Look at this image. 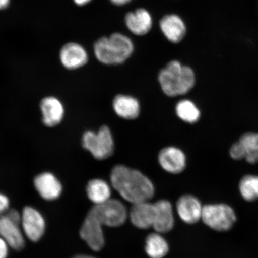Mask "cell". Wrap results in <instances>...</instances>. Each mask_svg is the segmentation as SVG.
<instances>
[{"label": "cell", "instance_id": "19", "mask_svg": "<svg viewBox=\"0 0 258 258\" xmlns=\"http://www.w3.org/2000/svg\"><path fill=\"white\" fill-rule=\"evenodd\" d=\"M90 201L95 205H101L110 200V186L104 180L95 179L90 180L86 188Z\"/></svg>", "mask_w": 258, "mask_h": 258}, {"label": "cell", "instance_id": "25", "mask_svg": "<svg viewBox=\"0 0 258 258\" xmlns=\"http://www.w3.org/2000/svg\"><path fill=\"white\" fill-rule=\"evenodd\" d=\"M9 201L7 197L0 193V215L4 214L8 211Z\"/></svg>", "mask_w": 258, "mask_h": 258}, {"label": "cell", "instance_id": "23", "mask_svg": "<svg viewBox=\"0 0 258 258\" xmlns=\"http://www.w3.org/2000/svg\"><path fill=\"white\" fill-rule=\"evenodd\" d=\"M239 189L241 195L247 201L258 199V176L248 175L240 180Z\"/></svg>", "mask_w": 258, "mask_h": 258}, {"label": "cell", "instance_id": "16", "mask_svg": "<svg viewBox=\"0 0 258 258\" xmlns=\"http://www.w3.org/2000/svg\"><path fill=\"white\" fill-rule=\"evenodd\" d=\"M125 22L129 30L138 35L148 33L152 27V18L149 12L144 9L128 13L125 16Z\"/></svg>", "mask_w": 258, "mask_h": 258}, {"label": "cell", "instance_id": "29", "mask_svg": "<svg viewBox=\"0 0 258 258\" xmlns=\"http://www.w3.org/2000/svg\"><path fill=\"white\" fill-rule=\"evenodd\" d=\"M91 1V0H74L76 4L79 6H83Z\"/></svg>", "mask_w": 258, "mask_h": 258}, {"label": "cell", "instance_id": "10", "mask_svg": "<svg viewBox=\"0 0 258 258\" xmlns=\"http://www.w3.org/2000/svg\"><path fill=\"white\" fill-rule=\"evenodd\" d=\"M34 186L39 195L46 201H54L60 196L62 186L53 173L44 172L34 179Z\"/></svg>", "mask_w": 258, "mask_h": 258}, {"label": "cell", "instance_id": "27", "mask_svg": "<svg viewBox=\"0 0 258 258\" xmlns=\"http://www.w3.org/2000/svg\"><path fill=\"white\" fill-rule=\"evenodd\" d=\"M131 1L132 0H111L113 4L118 6L126 5Z\"/></svg>", "mask_w": 258, "mask_h": 258}, {"label": "cell", "instance_id": "5", "mask_svg": "<svg viewBox=\"0 0 258 258\" xmlns=\"http://www.w3.org/2000/svg\"><path fill=\"white\" fill-rule=\"evenodd\" d=\"M82 145L96 159L102 160L112 156L114 151V141L110 129L106 125L98 132L86 131L82 137Z\"/></svg>", "mask_w": 258, "mask_h": 258}, {"label": "cell", "instance_id": "15", "mask_svg": "<svg viewBox=\"0 0 258 258\" xmlns=\"http://www.w3.org/2000/svg\"><path fill=\"white\" fill-rule=\"evenodd\" d=\"M160 26L164 35L172 43H179L186 34L184 22L179 16L176 15L164 16L161 19Z\"/></svg>", "mask_w": 258, "mask_h": 258}, {"label": "cell", "instance_id": "20", "mask_svg": "<svg viewBox=\"0 0 258 258\" xmlns=\"http://www.w3.org/2000/svg\"><path fill=\"white\" fill-rule=\"evenodd\" d=\"M145 251L151 258H163L169 251V245L159 234H151L146 240Z\"/></svg>", "mask_w": 258, "mask_h": 258}, {"label": "cell", "instance_id": "3", "mask_svg": "<svg viewBox=\"0 0 258 258\" xmlns=\"http://www.w3.org/2000/svg\"><path fill=\"white\" fill-rule=\"evenodd\" d=\"M133 51L134 45L130 38L120 33L100 38L94 45L97 59L106 64L123 63L131 56Z\"/></svg>", "mask_w": 258, "mask_h": 258}, {"label": "cell", "instance_id": "14", "mask_svg": "<svg viewBox=\"0 0 258 258\" xmlns=\"http://www.w3.org/2000/svg\"><path fill=\"white\" fill-rule=\"evenodd\" d=\"M179 217L185 223L193 224L202 219L203 207L198 199L191 195L183 196L177 202Z\"/></svg>", "mask_w": 258, "mask_h": 258}, {"label": "cell", "instance_id": "7", "mask_svg": "<svg viewBox=\"0 0 258 258\" xmlns=\"http://www.w3.org/2000/svg\"><path fill=\"white\" fill-rule=\"evenodd\" d=\"M202 219L213 230L225 231L232 227L236 221V217L230 206L224 204L209 205L203 207Z\"/></svg>", "mask_w": 258, "mask_h": 258}, {"label": "cell", "instance_id": "18", "mask_svg": "<svg viewBox=\"0 0 258 258\" xmlns=\"http://www.w3.org/2000/svg\"><path fill=\"white\" fill-rule=\"evenodd\" d=\"M156 209V221L153 228L157 233H165L172 230L174 217L172 205L167 201L155 203Z\"/></svg>", "mask_w": 258, "mask_h": 258}, {"label": "cell", "instance_id": "4", "mask_svg": "<svg viewBox=\"0 0 258 258\" xmlns=\"http://www.w3.org/2000/svg\"><path fill=\"white\" fill-rule=\"evenodd\" d=\"M127 218V210L117 200L110 199L101 205H97L90 210L86 220L99 230L103 226L109 227H120Z\"/></svg>", "mask_w": 258, "mask_h": 258}, {"label": "cell", "instance_id": "22", "mask_svg": "<svg viewBox=\"0 0 258 258\" xmlns=\"http://www.w3.org/2000/svg\"><path fill=\"white\" fill-rule=\"evenodd\" d=\"M176 112L180 120L189 124L195 123L201 117V111L199 108L188 99L182 100L177 103Z\"/></svg>", "mask_w": 258, "mask_h": 258}, {"label": "cell", "instance_id": "13", "mask_svg": "<svg viewBox=\"0 0 258 258\" xmlns=\"http://www.w3.org/2000/svg\"><path fill=\"white\" fill-rule=\"evenodd\" d=\"M60 59L66 69L76 70L88 62V55L85 48L81 45L70 43L64 45L61 49Z\"/></svg>", "mask_w": 258, "mask_h": 258}, {"label": "cell", "instance_id": "6", "mask_svg": "<svg viewBox=\"0 0 258 258\" xmlns=\"http://www.w3.org/2000/svg\"><path fill=\"white\" fill-rule=\"evenodd\" d=\"M22 215L15 209H8L0 215V237L9 246L19 250L24 247L25 240L21 231Z\"/></svg>", "mask_w": 258, "mask_h": 258}, {"label": "cell", "instance_id": "2", "mask_svg": "<svg viewBox=\"0 0 258 258\" xmlns=\"http://www.w3.org/2000/svg\"><path fill=\"white\" fill-rule=\"evenodd\" d=\"M159 81L164 94L170 97L183 95L195 85V75L191 69L173 60L161 71Z\"/></svg>", "mask_w": 258, "mask_h": 258}, {"label": "cell", "instance_id": "11", "mask_svg": "<svg viewBox=\"0 0 258 258\" xmlns=\"http://www.w3.org/2000/svg\"><path fill=\"white\" fill-rule=\"evenodd\" d=\"M156 217L155 203L145 202L133 205L130 212L132 223L140 229L153 228Z\"/></svg>", "mask_w": 258, "mask_h": 258}, {"label": "cell", "instance_id": "9", "mask_svg": "<svg viewBox=\"0 0 258 258\" xmlns=\"http://www.w3.org/2000/svg\"><path fill=\"white\" fill-rule=\"evenodd\" d=\"M160 165L172 174H178L185 169L186 156L182 150L176 147H168L161 150L158 157Z\"/></svg>", "mask_w": 258, "mask_h": 258}, {"label": "cell", "instance_id": "30", "mask_svg": "<svg viewBox=\"0 0 258 258\" xmlns=\"http://www.w3.org/2000/svg\"><path fill=\"white\" fill-rule=\"evenodd\" d=\"M73 258H96V257H93V256H88V255H84V254H79V255L74 256Z\"/></svg>", "mask_w": 258, "mask_h": 258}, {"label": "cell", "instance_id": "28", "mask_svg": "<svg viewBox=\"0 0 258 258\" xmlns=\"http://www.w3.org/2000/svg\"><path fill=\"white\" fill-rule=\"evenodd\" d=\"M10 0H0V10L5 9L9 5Z\"/></svg>", "mask_w": 258, "mask_h": 258}, {"label": "cell", "instance_id": "12", "mask_svg": "<svg viewBox=\"0 0 258 258\" xmlns=\"http://www.w3.org/2000/svg\"><path fill=\"white\" fill-rule=\"evenodd\" d=\"M40 109L43 122L47 127L56 126L62 121L64 109L62 102L54 96H48L42 100Z\"/></svg>", "mask_w": 258, "mask_h": 258}, {"label": "cell", "instance_id": "26", "mask_svg": "<svg viewBox=\"0 0 258 258\" xmlns=\"http://www.w3.org/2000/svg\"><path fill=\"white\" fill-rule=\"evenodd\" d=\"M8 246L9 245L3 240L2 238L0 237V258H6L8 254Z\"/></svg>", "mask_w": 258, "mask_h": 258}, {"label": "cell", "instance_id": "24", "mask_svg": "<svg viewBox=\"0 0 258 258\" xmlns=\"http://www.w3.org/2000/svg\"><path fill=\"white\" fill-rule=\"evenodd\" d=\"M230 156L234 160H240L245 159V153L243 145L239 141L231 147L230 151Z\"/></svg>", "mask_w": 258, "mask_h": 258}, {"label": "cell", "instance_id": "17", "mask_svg": "<svg viewBox=\"0 0 258 258\" xmlns=\"http://www.w3.org/2000/svg\"><path fill=\"white\" fill-rule=\"evenodd\" d=\"M112 106L116 114L125 120H134L140 115V102L131 96H116L113 101Z\"/></svg>", "mask_w": 258, "mask_h": 258}, {"label": "cell", "instance_id": "21", "mask_svg": "<svg viewBox=\"0 0 258 258\" xmlns=\"http://www.w3.org/2000/svg\"><path fill=\"white\" fill-rule=\"evenodd\" d=\"M240 143L243 145L245 159L248 163H258V133L247 132L241 137Z\"/></svg>", "mask_w": 258, "mask_h": 258}, {"label": "cell", "instance_id": "1", "mask_svg": "<svg viewBox=\"0 0 258 258\" xmlns=\"http://www.w3.org/2000/svg\"><path fill=\"white\" fill-rule=\"evenodd\" d=\"M111 182L122 198L133 205L148 202L154 196V187L148 177L121 164L112 169Z\"/></svg>", "mask_w": 258, "mask_h": 258}, {"label": "cell", "instance_id": "8", "mask_svg": "<svg viewBox=\"0 0 258 258\" xmlns=\"http://www.w3.org/2000/svg\"><path fill=\"white\" fill-rule=\"evenodd\" d=\"M21 226L25 235L32 241L39 240L46 228L44 219L40 213L29 206L22 211Z\"/></svg>", "mask_w": 258, "mask_h": 258}]
</instances>
